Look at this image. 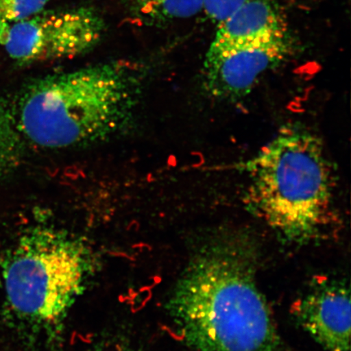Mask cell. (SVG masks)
<instances>
[{
  "label": "cell",
  "mask_w": 351,
  "mask_h": 351,
  "mask_svg": "<svg viewBox=\"0 0 351 351\" xmlns=\"http://www.w3.org/2000/svg\"><path fill=\"white\" fill-rule=\"evenodd\" d=\"M249 0H204V10L210 19L219 23Z\"/></svg>",
  "instance_id": "12"
},
{
  "label": "cell",
  "mask_w": 351,
  "mask_h": 351,
  "mask_svg": "<svg viewBox=\"0 0 351 351\" xmlns=\"http://www.w3.org/2000/svg\"><path fill=\"white\" fill-rule=\"evenodd\" d=\"M95 351H135L130 346L121 344H108L102 345Z\"/></svg>",
  "instance_id": "13"
},
{
  "label": "cell",
  "mask_w": 351,
  "mask_h": 351,
  "mask_svg": "<svg viewBox=\"0 0 351 351\" xmlns=\"http://www.w3.org/2000/svg\"><path fill=\"white\" fill-rule=\"evenodd\" d=\"M20 153L15 121L6 110L0 108V178L19 162Z\"/></svg>",
  "instance_id": "10"
},
{
  "label": "cell",
  "mask_w": 351,
  "mask_h": 351,
  "mask_svg": "<svg viewBox=\"0 0 351 351\" xmlns=\"http://www.w3.org/2000/svg\"><path fill=\"white\" fill-rule=\"evenodd\" d=\"M144 73L138 64L117 60L39 78L22 95L19 128L47 149L106 141L134 119Z\"/></svg>",
  "instance_id": "2"
},
{
  "label": "cell",
  "mask_w": 351,
  "mask_h": 351,
  "mask_svg": "<svg viewBox=\"0 0 351 351\" xmlns=\"http://www.w3.org/2000/svg\"><path fill=\"white\" fill-rule=\"evenodd\" d=\"M249 204L276 232L296 243L327 226L332 179L322 143L300 127H285L248 163Z\"/></svg>",
  "instance_id": "3"
},
{
  "label": "cell",
  "mask_w": 351,
  "mask_h": 351,
  "mask_svg": "<svg viewBox=\"0 0 351 351\" xmlns=\"http://www.w3.org/2000/svg\"><path fill=\"white\" fill-rule=\"evenodd\" d=\"M293 314L327 351H350V295L343 283L319 282L293 304Z\"/></svg>",
  "instance_id": "7"
},
{
  "label": "cell",
  "mask_w": 351,
  "mask_h": 351,
  "mask_svg": "<svg viewBox=\"0 0 351 351\" xmlns=\"http://www.w3.org/2000/svg\"><path fill=\"white\" fill-rule=\"evenodd\" d=\"M287 34V23L271 0H249L218 23L208 51L230 49Z\"/></svg>",
  "instance_id": "8"
},
{
  "label": "cell",
  "mask_w": 351,
  "mask_h": 351,
  "mask_svg": "<svg viewBox=\"0 0 351 351\" xmlns=\"http://www.w3.org/2000/svg\"><path fill=\"white\" fill-rule=\"evenodd\" d=\"M291 51L287 34L230 49L208 51L204 68L206 90L216 98L243 97L267 72L283 62Z\"/></svg>",
  "instance_id": "6"
},
{
  "label": "cell",
  "mask_w": 351,
  "mask_h": 351,
  "mask_svg": "<svg viewBox=\"0 0 351 351\" xmlns=\"http://www.w3.org/2000/svg\"><path fill=\"white\" fill-rule=\"evenodd\" d=\"M130 15L147 24L190 19L204 10V0H124Z\"/></svg>",
  "instance_id": "9"
},
{
  "label": "cell",
  "mask_w": 351,
  "mask_h": 351,
  "mask_svg": "<svg viewBox=\"0 0 351 351\" xmlns=\"http://www.w3.org/2000/svg\"><path fill=\"white\" fill-rule=\"evenodd\" d=\"M106 25L93 8L44 10L0 27V46L19 64L73 58L89 52L104 37Z\"/></svg>",
  "instance_id": "5"
},
{
  "label": "cell",
  "mask_w": 351,
  "mask_h": 351,
  "mask_svg": "<svg viewBox=\"0 0 351 351\" xmlns=\"http://www.w3.org/2000/svg\"><path fill=\"white\" fill-rule=\"evenodd\" d=\"M90 256L64 232L34 227L0 257V301L10 319L32 326L64 317L84 288Z\"/></svg>",
  "instance_id": "4"
},
{
  "label": "cell",
  "mask_w": 351,
  "mask_h": 351,
  "mask_svg": "<svg viewBox=\"0 0 351 351\" xmlns=\"http://www.w3.org/2000/svg\"><path fill=\"white\" fill-rule=\"evenodd\" d=\"M257 252L238 234L195 254L169 304L180 337L197 351H285L256 280Z\"/></svg>",
  "instance_id": "1"
},
{
  "label": "cell",
  "mask_w": 351,
  "mask_h": 351,
  "mask_svg": "<svg viewBox=\"0 0 351 351\" xmlns=\"http://www.w3.org/2000/svg\"><path fill=\"white\" fill-rule=\"evenodd\" d=\"M50 0H0V27L30 19L45 10Z\"/></svg>",
  "instance_id": "11"
}]
</instances>
